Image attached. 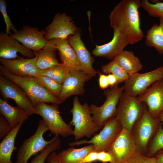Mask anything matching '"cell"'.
<instances>
[{
    "label": "cell",
    "mask_w": 163,
    "mask_h": 163,
    "mask_svg": "<svg viewBox=\"0 0 163 163\" xmlns=\"http://www.w3.org/2000/svg\"><path fill=\"white\" fill-rule=\"evenodd\" d=\"M141 7L139 0H122L111 12L109 18L110 27L118 30L129 44L143 39L139 11Z\"/></svg>",
    "instance_id": "6da1fadb"
},
{
    "label": "cell",
    "mask_w": 163,
    "mask_h": 163,
    "mask_svg": "<svg viewBox=\"0 0 163 163\" xmlns=\"http://www.w3.org/2000/svg\"><path fill=\"white\" fill-rule=\"evenodd\" d=\"M0 74L23 89L35 107L40 103H61L59 98L49 92L39 84L35 77L30 76H21L14 75L0 65Z\"/></svg>",
    "instance_id": "7a4b0ae2"
},
{
    "label": "cell",
    "mask_w": 163,
    "mask_h": 163,
    "mask_svg": "<svg viewBox=\"0 0 163 163\" xmlns=\"http://www.w3.org/2000/svg\"><path fill=\"white\" fill-rule=\"evenodd\" d=\"M70 112L72 117L70 125L74 126L73 135L75 140L84 137L91 138L100 130L93 120L90 106L86 103L81 104L77 96L73 99Z\"/></svg>",
    "instance_id": "3957f363"
},
{
    "label": "cell",
    "mask_w": 163,
    "mask_h": 163,
    "mask_svg": "<svg viewBox=\"0 0 163 163\" xmlns=\"http://www.w3.org/2000/svg\"><path fill=\"white\" fill-rule=\"evenodd\" d=\"M143 104L137 97L124 92L120 99L115 116L122 128L132 132L134 125L143 113L145 107Z\"/></svg>",
    "instance_id": "277c9868"
},
{
    "label": "cell",
    "mask_w": 163,
    "mask_h": 163,
    "mask_svg": "<svg viewBox=\"0 0 163 163\" xmlns=\"http://www.w3.org/2000/svg\"><path fill=\"white\" fill-rule=\"evenodd\" d=\"M161 123L159 117L150 114L145 105L142 116L134 124L132 131L139 152L146 155L149 144Z\"/></svg>",
    "instance_id": "5b68a950"
},
{
    "label": "cell",
    "mask_w": 163,
    "mask_h": 163,
    "mask_svg": "<svg viewBox=\"0 0 163 163\" xmlns=\"http://www.w3.org/2000/svg\"><path fill=\"white\" fill-rule=\"evenodd\" d=\"M124 92L123 86L117 85L105 91L106 100L102 105L98 107L91 104L90 106L93 120L100 130L107 121L115 117L117 106Z\"/></svg>",
    "instance_id": "8992f818"
},
{
    "label": "cell",
    "mask_w": 163,
    "mask_h": 163,
    "mask_svg": "<svg viewBox=\"0 0 163 163\" xmlns=\"http://www.w3.org/2000/svg\"><path fill=\"white\" fill-rule=\"evenodd\" d=\"M58 105L39 103L35 107V114L42 117L51 134L55 136L67 137L73 135V130L71 125L67 123L60 116Z\"/></svg>",
    "instance_id": "52a82bcc"
},
{
    "label": "cell",
    "mask_w": 163,
    "mask_h": 163,
    "mask_svg": "<svg viewBox=\"0 0 163 163\" xmlns=\"http://www.w3.org/2000/svg\"><path fill=\"white\" fill-rule=\"evenodd\" d=\"M48 130L43 120H40L34 134L24 140L18 149L15 163H27L32 156L41 152L52 142L54 137L49 141L44 138V134Z\"/></svg>",
    "instance_id": "ba28073f"
},
{
    "label": "cell",
    "mask_w": 163,
    "mask_h": 163,
    "mask_svg": "<svg viewBox=\"0 0 163 163\" xmlns=\"http://www.w3.org/2000/svg\"><path fill=\"white\" fill-rule=\"evenodd\" d=\"M122 126L115 117L107 121L102 129L90 140H77L68 143L71 147L85 144H92L94 151H107L110 145L122 129Z\"/></svg>",
    "instance_id": "9c48e42d"
},
{
    "label": "cell",
    "mask_w": 163,
    "mask_h": 163,
    "mask_svg": "<svg viewBox=\"0 0 163 163\" xmlns=\"http://www.w3.org/2000/svg\"><path fill=\"white\" fill-rule=\"evenodd\" d=\"M107 151L113 157V163H125L138 151L132 132L123 128Z\"/></svg>",
    "instance_id": "30bf717a"
},
{
    "label": "cell",
    "mask_w": 163,
    "mask_h": 163,
    "mask_svg": "<svg viewBox=\"0 0 163 163\" xmlns=\"http://www.w3.org/2000/svg\"><path fill=\"white\" fill-rule=\"evenodd\" d=\"M163 78V66L145 73L137 72L129 75L125 81L124 92L137 97L142 94L155 82Z\"/></svg>",
    "instance_id": "8fae6325"
},
{
    "label": "cell",
    "mask_w": 163,
    "mask_h": 163,
    "mask_svg": "<svg viewBox=\"0 0 163 163\" xmlns=\"http://www.w3.org/2000/svg\"><path fill=\"white\" fill-rule=\"evenodd\" d=\"M0 90L2 95L5 100H13L17 106L26 111L29 116L35 114V107L24 91L18 86L1 75Z\"/></svg>",
    "instance_id": "7c38bea8"
},
{
    "label": "cell",
    "mask_w": 163,
    "mask_h": 163,
    "mask_svg": "<svg viewBox=\"0 0 163 163\" xmlns=\"http://www.w3.org/2000/svg\"><path fill=\"white\" fill-rule=\"evenodd\" d=\"M45 37L47 41L58 38H67L74 34L78 28L72 18L65 13L58 12L51 22L44 29Z\"/></svg>",
    "instance_id": "4fadbf2b"
},
{
    "label": "cell",
    "mask_w": 163,
    "mask_h": 163,
    "mask_svg": "<svg viewBox=\"0 0 163 163\" xmlns=\"http://www.w3.org/2000/svg\"><path fill=\"white\" fill-rule=\"evenodd\" d=\"M45 35V30H40L37 28L26 25L9 36L35 53L43 49L48 42Z\"/></svg>",
    "instance_id": "5bb4252c"
},
{
    "label": "cell",
    "mask_w": 163,
    "mask_h": 163,
    "mask_svg": "<svg viewBox=\"0 0 163 163\" xmlns=\"http://www.w3.org/2000/svg\"><path fill=\"white\" fill-rule=\"evenodd\" d=\"M92 77L83 72L70 69V72L62 85L58 97L61 103L73 95H82L85 91V83Z\"/></svg>",
    "instance_id": "9a60e30c"
},
{
    "label": "cell",
    "mask_w": 163,
    "mask_h": 163,
    "mask_svg": "<svg viewBox=\"0 0 163 163\" xmlns=\"http://www.w3.org/2000/svg\"><path fill=\"white\" fill-rule=\"evenodd\" d=\"M137 97L145 104L152 116L158 117L163 112V78L154 83Z\"/></svg>",
    "instance_id": "2e32d148"
},
{
    "label": "cell",
    "mask_w": 163,
    "mask_h": 163,
    "mask_svg": "<svg viewBox=\"0 0 163 163\" xmlns=\"http://www.w3.org/2000/svg\"><path fill=\"white\" fill-rule=\"evenodd\" d=\"M37 59L35 56L31 59H25L20 56L15 59L0 58V62L7 70L14 75L36 78L40 75V70L37 65Z\"/></svg>",
    "instance_id": "e0dca14e"
},
{
    "label": "cell",
    "mask_w": 163,
    "mask_h": 163,
    "mask_svg": "<svg viewBox=\"0 0 163 163\" xmlns=\"http://www.w3.org/2000/svg\"><path fill=\"white\" fill-rule=\"evenodd\" d=\"M67 39L75 51L81 70L92 77L95 76L97 72L92 65L94 59L82 40L80 32L78 30L74 34L68 36Z\"/></svg>",
    "instance_id": "ac0fdd59"
},
{
    "label": "cell",
    "mask_w": 163,
    "mask_h": 163,
    "mask_svg": "<svg viewBox=\"0 0 163 163\" xmlns=\"http://www.w3.org/2000/svg\"><path fill=\"white\" fill-rule=\"evenodd\" d=\"M19 53L27 58L34 57V52L24 46L17 40L11 37L5 33H0V57L7 59H15L19 56Z\"/></svg>",
    "instance_id": "d6986e66"
},
{
    "label": "cell",
    "mask_w": 163,
    "mask_h": 163,
    "mask_svg": "<svg viewBox=\"0 0 163 163\" xmlns=\"http://www.w3.org/2000/svg\"><path fill=\"white\" fill-rule=\"evenodd\" d=\"M129 44L120 33L117 30L114 29L111 40L102 45H96L92 53L96 57H102L113 60Z\"/></svg>",
    "instance_id": "ffe728a7"
},
{
    "label": "cell",
    "mask_w": 163,
    "mask_h": 163,
    "mask_svg": "<svg viewBox=\"0 0 163 163\" xmlns=\"http://www.w3.org/2000/svg\"><path fill=\"white\" fill-rule=\"evenodd\" d=\"M53 40L58 51L62 63L70 69L81 71L75 51L69 44L67 38Z\"/></svg>",
    "instance_id": "44dd1931"
},
{
    "label": "cell",
    "mask_w": 163,
    "mask_h": 163,
    "mask_svg": "<svg viewBox=\"0 0 163 163\" xmlns=\"http://www.w3.org/2000/svg\"><path fill=\"white\" fill-rule=\"evenodd\" d=\"M57 50L52 39L48 41L43 49L34 52L37 58V66L40 70H45L60 63L56 57Z\"/></svg>",
    "instance_id": "7402d4cb"
},
{
    "label": "cell",
    "mask_w": 163,
    "mask_h": 163,
    "mask_svg": "<svg viewBox=\"0 0 163 163\" xmlns=\"http://www.w3.org/2000/svg\"><path fill=\"white\" fill-rule=\"evenodd\" d=\"M0 112L12 128L21 122H24L29 118L28 114L23 108L18 106L13 107L1 98H0Z\"/></svg>",
    "instance_id": "603a6c76"
},
{
    "label": "cell",
    "mask_w": 163,
    "mask_h": 163,
    "mask_svg": "<svg viewBox=\"0 0 163 163\" xmlns=\"http://www.w3.org/2000/svg\"><path fill=\"white\" fill-rule=\"evenodd\" d=\"M24 122H21L13 128L10 133L0 142V163H13L11 160V155L17 149L14 145L15 139Z\"/></svg>",
    "instance_id": "cb8c5ba5"
},
{
    "label": "cell",
    "mask_w": 163,
    "mask_h": 163,
    "mask_svg": "<svg viewBox=\"0 0 163 163\" xmlns=\"http://www.w3.org/2000/svg\"><path fill=\"white\" fill-rule=\"evenodd\" d=\"M113 59L129 75L138 72L143 67L139 58L132 51L124 50Z\"/></svg>",
    "instance_id": "d4e9b609"
},
{
    "label": "cell",
    "mask_w": 163,
    "mask_h": 163,
    "mask_svg": "<svg viewBox=\"0 0 163 163\" xmlns=\"http://www.w3.org/2000/svg\"><path fill=\"white\" fill-rule=\"evenodd\" d=\"M159 19V23L154 24L147 30L145 44L163 54V19Z\"/></svg>",
    "instance_id": "484cf974"
},
{
    "label": "cell",
    "mask_w": 163,
    "mask_h": 163,
    "mask_svg": "<svg viewBox=\"0 0 163 163\" xmlns=\"http://www.w3.org/2000/svg\"><path fill=\"white\" fill-rule=\"evenodd\" d=\"M94 151L92 144L76 149L71 147L64 150L57 154L61 163H81L82 159Z\"/></svg>",
    "instance_id": "4316f807"
},
{
    "label": "cell",
    "mask_w": 163,
    "mask_h": 163,
    "mask_svg": "<svg viewBox=\"0 0 163 163\" xmlns=\"http://www.w3.org/2000/svg\"><path fill=\"white\" fill-rule=\"evenodd\" d=\"M70 69L61 63L48 69L40 70L39 75L47 76L62 85Z\"/></svg>",
    "instance_id": "83f0119b"
},
{
    "label": "cell",
    "mask_w": 163,
    "mask_h": 163,
    "mask_svg": "<svg viewBox=\"0 0 163 163\" xmlns=\"http://www.w3.org/2000/svg\"><path fill=\"white\" fill-rule=\"evenodd\" d=\"M103 73L108 75L112 74L117 78L118 84L124 82L128 78L129 75L123 69L114 59L101 67Z\"/></svg>",
    "instance_id": "f1b7e54d"
},
{
    "label": "cell",
    "mask_w": 163,
    "mask_h": 163,
    "mask_svg": "<svg viewBox=\"0 0 163 163\" xmlns=\"http://www.w3.org/2000/svg\"><path fill=\"white\" fill-rule=\"evenodd\" d=\"M53 140L33 158L30 163H44L48 156L52 152L59 150L61 141L59 136H55Z\"/></svg>",
    "instance_id": "f546056e"
},
{
    "label": "cell",
    "mask_w": 163,
    "mask_h": 163,
    "mask_svg": "<svg viewBox=\"0 0 163 163\" xmlns=\"http://www.w3.org/2000/svg\"><path fill=\"white\" fill-rule=\"evenodd\" d=\"M163 148V127L161 123L149 144L146 156L154 157L157 152Z\"/></svg>",
    "instance_id": "4dcf8cb0"
},
{
    "label": "cell",
    "mask_w": 163,
    "mask_h": 163,
    "mask_svg": "<svg viewBox=\"0 0 163 163\" xmlns=\"http://www.w3.org/2000/svg\"><path fill=\"white\" fill-rule=\"evenodd\" d=\"M151 2L142 0L141 7L150 16L163 19V2L157 0Z\"/></svg>",
    "instance_id": "1f68e13d"
},
{
    "label": "cell",
    "mask_w": 163,
    "mask_h": 163,
    "mask_svg": "<svg viewBox=\"0 0 163 163\" xmlns=\"http://www.w3.org/2000/svg\"><path fill=\"white\" fill-rule=\"evenodd\" d=\"M35 78L37 82L49 92L58 97L61 89V85L46 76L40 75Z\"/></svg>",
    "instance_id": "d6a6232c"
},
{
    "label": "cell",
    "mask_w": 163,
    "mask_h": 163,
    "mask_svg": "<svg viewBox=\"0 0 163 163\" xmlns=\"http://www.w3.org/2000/svg\"><path fill=\"white\" fill-rule=\"evenodd\" d=\"M0 11L2 14L6 25L5 33L8 35L11 34V30L14 32V33H16L18 30L12 24L8 14L6 2L5 0H0Z\"/></svg>",
    "instance_id": "836d02e7"
},
{
    "label": "cell",
    "mask_w": 163,
    "mask_h": 163,
    "mask_svg": "<svg viewBox=\"0 0 163 163\" xmlns=\"http://www.w3.org/2000/svg\"><path fill=\"white\" fill-rule=\"evenodd\" d=\"M125 163H157L155 157H149L137 152Z\"/></svg>",
    "instance_id": "e575fe53"
},
{
    "label": "cell",
    "mask_w": 163,
    "mask_h": 163,
    "mask_svg": "<svg viewBox=\"0 0 163 163\" xmlns=\"http://www.w3.org/2000/svg\"><path fill=\"white\" fill-rule=\"evenodd\" d=\"M12 128L8 120L0 113V138H5L10 133Z\"/></svg>",
    "instance_id": "d590c367"
},
{
    "label": "cell",
    "mask_w": 163,
    "mask_h": 163,
    "mask_svg": "<svg viewBox=\"0 0 163 163\" xmlns=\"http://www.w3.org/2000/svg\"><path fill=\"white\" fill-rule=\"evenodd\" d=\"M97 161L102 163H113V158L108 151H102L97 152Z\"/></svg>",
    "instance_id": "8d00e7d4"
},
{
    "label": "cell",
    "mask_w": 163,
    "mask_h": 163,
    "mask_svg": "<svg viewBox=\"0 0 163 163\" xmlns=\"http://www.w3.org/2000/svg\"><path fill=\"white\" fill-rule=\"evenodd\" d=\"M99 75V85L100 88L102 89L107 88L109 86L107 75L103 74L100 72Z\"/></svg>",
    "instance_id": "74e56055"
},
{
    "label": "cell",
    "mask_w": 163,
    "mask_h": 163,
    "mask_svg": "<svg viewBox=\"0 0 163 163\" xmlns=\"http://www.w3.org/2000/svg\"><path fill=\"white\" fill-rule=\"evenodd\" d=\"M97 152L93 151L87 155L82 161L81 163H92L97 161Z\"/></svg>",
    "instance_id": "f35d334b"
},
{
    "label": "cell",
    "mask_w": 163,
    "mask_h": 163,
    "mask_svg": "<svg viewBox=\"0 0 163 163\" xmlns=\"http://www.w3.org/2000/svg\"><path fill=\"white\" fill-rule=\"evenodd\" d=\"M46 161L48 163H61L58 154L55 152H52L48 156Z\"/></svg>",
    "instance_id": "ab89813d"
},
{
    "label": "cell",
    "mask_w": 163,
    "mask_h": 163,
    "mask_svg": "<svg viewBox=\"0 0 163 163\" xmlns=\"http://www.w3.org/2000/svg\"><path fill=\"white\" fill-rule=\"evenodd\" d=\"M107 76L109 85L111 88L118 85L117 78L115 75L110 74L107 75Z\"/></svg>",
    "instance_id": "60d3db41"
},
{
    "label": "cell",
    "mask_w": 163,
    "mask_h": 163,
    "mask_svg": "<svg viewBox=\"0 0 163 163\" xmlns=\"http://www.w3.org/2000/svg\"><path fill=\"white\" fill-rule=\"evenodd\" d=\"M154 157L157 163H163V148L158 151Z\"/></svg>",
    "instance_id": "b9f144b4"
},
{
    "label": "cell",
    "mask_w": 163,
    "mask_h": 163,
    "mask_svg": "<svg viewBox=\"0 0 163 163\" xmlns=\"http://www.w3.org/2000/svg\"><path fill=\"white\" fill-rule=\"evenodd\" d=\"M158 117L159 118L161 122L163 123V112H161L158 116Z\"/></svg>",
    "instance_id": "7bdbcfd3"
}]
</instances>
